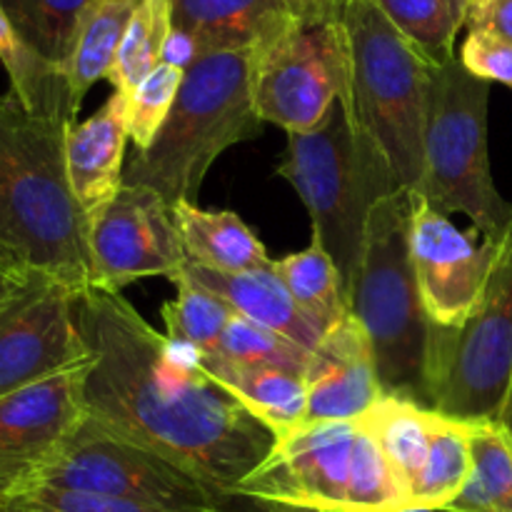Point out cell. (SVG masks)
Masks as SVG:
<instances>
[{
  "instance_id": "9",
  "label": "cell",
  "mask_w": 512,
  "mask_h": 512,
  "mask_svg": "<svg viewBox=\"0 0 512 512\" xmlns=\"http://www.w3.org/2000/svg\"><path fill=\"white\" fill-rule=\"evenodd\" d=\"M512 385V213L483 298L458 330L435 328L433 410L498 420Z\"/></svg>"
},
{
  "instance_id": "40",
  "label": "cell",
  "mask_w": 512,
  "mask_h": 512,
  "mask_svg": "<svg viewBox=\"0 0 512 512\" xmlns=\"http://www.w3.org/2000/svg\"><path fill=\"white\" fill-rule=\"evenodd\" d=\"M345 3H348V0H313L315 8L325 10V13H330V15H340V13H343Z\"/></svg>"
},
{
  "instance_id": "8",
  "label": "cell",
  "mask_w": 512,
  "mask_h": 512,
  "mask_svg": "<svg viewBox=\"0 0 512 512\" xmlns=\"http://www.w3.org/2000/svg\"><path fill=\"white\" fill-rule=\"evenodd\" d=\"M30 488L113 495L168 512H240L235 503L243 500L220 493L180 465L103 428L88 415L25 490Z\"/></svg>"
},
{
  "instance_id": "35",
  "label": "cell",
  "mask_w": 512,
  "mask_h": 512,
  "mask_svg": "<svg viewBox=\"0 0 512 512\" xmlns=\"http://www.w3.org/2000/svg\"><path fill=\"white\" fill-rule=\"evenodd\" d=\"M8 510H35V512H168L148 503L113 498V495L83 493V490L60 488H30L15 495Z\"/></svg>"
},
{
  "instance_id": "14",
  "label": "cell",
  "mask_w": 512,
  "mask_h": 512,
  "mask_svg": "<svg viewBox=\"0 0 512 512\" xmlns=\"http://www.w3.org/2000/svg\"><path fill=\"white\" fill-rule=\"evenodd\" d=\"M75 290L40 278L0 315V398L90 363Z\"/></svg>"
},
{
  "instance_id": "4",
  "label": "cell",
  "mask_w": 512,
  "mask_h": 512,
  "mask_svg": "<svg viewBox=\"0 0 512 512\" xmlns=\"http://www.w3.org/2000/svg\"><path fill=\"white\" fill-rule=\"evenodd\" d=\"M348 48V93L340 103L375 150L398 188L415 190L423 178L430 63L378 8L348 0L340 13Z\"/></svg>"
},
{
  "instance_id": "15",
  "label": "cell",
  "mask_w": 512,
  "mask_h": 512,
  "mask_svg": "<svg viewBox=\"0 0 512 512\" xmlns=\"http://www.w3.org/2000/svg\"><path fill=\"white\" fill-rule=\"evenodd\" d=\"M90 363L0 398V503L5 508L85 420L83 380Z\"/></svg>"
},
{
  "instance_id": "10",
  "label": "cell",
  "mask_w": 512,
  "mask_h": 512,
  "mask_svg": "<svg viewBox=\"0 0 512 512\" xmlns=\"http://www.w3.org/2000/svg\"><path fill=\"white\" fill-rule=\"evenodd\" d=\"M253 98L263 123L288 135L318 128L348 93V48L340 15L310 5L288 30L253 50Z\"/></svg>"
},
{
  "instance_id": "43",
  "label": "cell",
  "mask_w": 512,
  "mask_h": 512,
  "mask_svg": "<svg viewBox=\"0 0 512 512\" xmlns=\"http://www.w3.org/2000/svg\"><path fill=\"white\" fill-rule=\"evenodd\" d=\"M403 512H450V510H403Z\"/></svg>"
},
{
  "instance_id": "34",
  "label": "cell",
  "mask_w": 512,
  "mask_h": 512,
  "mask_svg": "<svg viewBox=\"0 0 512 512\" xmlns=\"http://www.w3.org/2000/svg\"><path fill=\"white\" fill-rule=\"evenodd\" d=\"M185 70L178 65L160 63L143 83L135 90L130 100V118L128 130L130 140L135 143V150H148L155 135L160 133L163 123L168 120L173 110L178 90L183 85Z\"/></svg>"
},
{
  "instance_id": "6",
  "label": "cell",
  "mask_w": 512,
  "mask_h": 512,
  "mask_svg": "<svg viewBox=\"0 0 512 512\" xmlns=\"http://www.w3.org/2000/svg\"><path fill=\"white\" fill-rule=\"evenodd\" d=\"M278 175L308 208L313 240L333 258L350 298L370 208L400 188L340 100L318 128L288 135Z\"/></svg>"
},
{
  "instance_id": "3",
  "label": "cell",
  "mask_w": 512,
  "mask_h": 512,
  "mask_svg": "<svg viewBox=\"0 0 512 512\" xmlns=\"http://www.w3.org/2000/svg\"><path fill=\"white\" fill-rule=\"evenodd\" d=\"M413 190L383 195L370 208L350 293V313L368 335L383 395L433 410L435 325L410 263Z\"/></svg>"
},
{
  "instance_id": "31",
  "label": "cell",
  "mask_w": 512,
  "mask_h": 512,
  "mask_svg": "<svg viewBox=\"0 0 512 512\" xmlns=\"http://www.w3.org/2000/svg\"><path fill=\"white\" fill-rule=\"evenodd\" d=\"M178 293L170 303L163 305V320L168 338L180 345L198 350V353H218V343L233 318V308L218 295L193 283L188 275L180 273L173 280Z\"/></svg>"
},
{
  "instance_id": "32",
  "label": "cell",
  "mask_w": 512,
  "mask_h": 512,
  "mask_svg": "<svg viewBox=\"0 0 512 512\" xmlns=\"http://www.w3.org/2000/svg\"><path fill=\"white\" fill-rule=\"evenodd\" d=\"M213 355H220L228 363L243 365V368H273L295 375L308 373L310 363L308 350L240 315L230 318L218 343V353Z\"/></svg>"
},
{
  "instance_id": "30",
  "label": "cell",
  "mask_w": 512,
  "mask_h": 512,
  "mask_svg": "<svg viewBox=\"0 0 512 512\" xmlns=\"http://www.w3.org/2000/svg\"><path fill=\"white\" fill-rule=\"evenodd\" d=\"M0 3L20 40L40 58L65 70L75 28L90 0H0Z\"/></svg>"
},
{
  "instance_id": "24",
  "label": "cell",
  "mask_w": 512,
  "mask_h": 512,
  "mask_svg": "<svg viewBox=\"0 0 512 512\" xmlns=\"http://www.w3.org/2000/svg\"><path fill=\"white\" fill-rule=\"evenodd\" d=\"M138 3L140 0H90L80 15L65 63V75L80 103L98 80H108Z\"/></svg>"
},
{
  "instance_id": "41",
  "label": "cell",
  "mask_w": 512,
  "mask_h": 512,
  "mask_svg": "<svg viewBox=\"0 0 512 512\" xmlns=\"http://www.w3.org/2000/svg\"><path fill=\"white\" fill-rule=\"evenodd\" d=\"M260 512H318V510H305V508H293V505H278V503H255Z\"/></svg>"
},
{
  "instance_id": "45",
  "label": "cell",
  "mask_w": 512,
  "mask_h": 512,
  "mask_svg": "<svg viewBox=\"0 0 512 512\" xmlns=\"http://www.w3.org/2000/svg\"><path fill=\"white\" fill-rule=\"evenodd\" d=\"M8 512H35V510H8Z\"/></svg>"
},
{
  "instance_id": "26",
  "label": "cell",
  "mask_w": 512,
  "mask_h": 512,
  "mask_svg": "<svg viewBox=\"0 0 512 512\" xmlns=\"http://www.w3.org/2000/svg\"><path fill=\"white\" fill-rule=\"evenodd\" d=\"M275 273L283 278L298 308L318 325L323 333L350 315V298L333 258L318 240L305 250L273 260Z\"/></svg>"
},
{
  "instance_id": "1",
  "label": "cell",
  "mask_w": 512,
  "mask_h": 512,
  "mask_svg": "<svg viewBox=\"0 0 512 512\" xmlns=\"http://www.w3.org/2000/svg\"><path fill=\"white\" fill-rule=\"evenodd\" d=\"M75 318L93 355L85 415L238 498L275 435L198 368L193 348L150 328L120 293L80 290Z\"/></svg>"
},
{
  "instance_id": "39",
  "label": "cell",
  "mask_w": 512,
  "mask_h": 512,
  "mask_svg": "<svg viewBox=\"0 0 512 512\" xmlns=\"http://www.w3.org/2000/svg\"><path fill=\"white\" fill-rule=\"evenodd\" d=\"M198 58H200V50L198 45H195V40L178 28L170 30V38L163 50V63L178 65V68L188 70Z\"/></svg>"
},
{
  "instance_id": "27",
  "label": "cell",
  "mask_w": 512,
  "mask_h": 512,
  "mask_svg": "<svg viewBox=\"0 0 512 512\" xmlns=\"http://www.w3.org/2000/svg\"><path fill=\"white\" fill-rule=\"evenodd\" d=\"M468 420L435 410L430 428L428 460L410 498V510H445L470 478Z\"/></svg>"
},
{
  "instance_id": "11",
  "label": "cell",
  "mask_w": 512,
  "mask_h": 512,
  "mask_svg": "<svg viewBox=\"0 0 512 512\" xmlns=\"http://www.w3.org/2000/svg\"><path fill=\"white\" fill-rule=\"evenodd\" d=\"M500 238L465 233L435 205L413 193L410 263L420 300L438 330H458L468 323L483 298L485 283L498 255Z\"/></svg>"
},
{
  "instance_id": "12",
  "label": "cell",
  "mask_w": 512,
  "mask_h": 512,
  "mask_svg": "<svg viewBox=\"0 0 512 512\" xmlns=\"http://www.w3.org/2000/svg\"><path fill=\"white\" fill-rule=\"evenodd\" d=\"M88 240L93 288L108 293L143 278L175 280L188 263L173 205L145 185L123 183Z\"/></svg>"
},
{
  "instance_id": "33",
  "label": "cell",
  "mask_w": 512,
  "mask_h": 512,
  "mask_svg": "<svg viewBox=\"0 0 512 512\" xmlns=\"http://www.w3.org/2000/svg\"><path fill=\"white\" fill-rule=\"evenodd\" d=\"M358 425V423H355ZM408 498L395 480L388 460L380 453L378 443L358 425V438L353 445L350 463L348 500L345 512H403Z\"/></svg>"
},
{
  "instance_id": "21",
  "label": "cell",
  "mask_w": 512,
  "mask_h": 512,
  "mask_svg": "<svg viewBox=\"0 0 512 512\" xmlns=\"http://www.w3.org/2000/svg\"><path fill=\"white\" fill-rule=\"evenodd\" d=\"M173 210L188 263L220 273H245L273 263L258 235L233 210H205L195 203H175Z\"/></svg>"
},
{
  "instance_id": "29",
  "label": "cell",
  "mask_w": 512,
  "mask_h": 512,
  "mask_svg": "<svg viewBox=\"0 0 512 512\" xmlns=\"http://www.w3.org/2000/svg\"><path fill=\"white\" fill-rule=\"evenodd\" d=\"M170 30H173L170 0H140L108 75L115 93L123 95L128 103L133 100L138 85L163 63Z\"/></svg>"
},
{
  "instance_id": "7",
  "label": "cell",
  "mask_w": 512,
  "mask_h": 512,
  "mask_svg": "<svg viewBox=\"0 0 512 512\" xmlns=\"http://www.w3.org/2000/svg\"><path fill=\"white\" fill-rule=\"evenodd\" d=\"M490 83L475 78L460 60L438 65L425 120L423 178L418 193L440 213H463L483 238H500L512 203L493 183L488 153Z\"/></svg>"
},
{
  "instance_id": "18",
  "label": "cell",
  "mask_w": 512,
  "mask_h": 512,
  "mask_svg": "<svg viewBox=\"0 0 512 512\" xmlns=\"http://www.w3.org/2000/svg\"><path fill=\"white\" fill-rule=\"evenodd\" d=\"M170 5L173 28L195 40L200 58L263 48L308 10L298 0H170Z\"/></svg>"
},
{
  "instance_id": "22",
  "label": "cell",
  "mask_w": 512,
  "mask_h": 512,
  "mask_svg": "<svg viewBox=\"0 0 512 512\" xmlns=\"http://www.w3.org/2000/svg\"><path fill=\"white\" fill-rule=\"evenodd\" d=\"M433 415L435 410L423 408L413 400L383 395L363 418L355 420L378 443L380 453L385 455L395 480L408 498V510L413 490L428 460Z\"/></svg>"
},
{
  "instance_id": "44",
  "label": "cell",
  "mask_w": 512,
  "mask_h": 512,
  "mask_svg": "<svg viewBox=\"0 0 512 512\" xmlns=\"http://www.w3.org/2000/svg\"><path fill=\"white\" fill-rule=\"evenodd\" d=\"M300 5H305V8H310V5H313V0H298Z\"/></svg>"
},
{
  "instance_id": "19",
  "label": "cell",
  "mask_w": 512,
  "mask_h": 512,
  "mask_svg": "<svg viewBox=\"0 0 512 512\" xmlns=\"http://www.w3.org/2000/svg\"><path fill=\"white\" fill-rule=\"evenodd\" d=\"M180 273L225 300L235 315L293 340L308 353H313L323 340L325 333L298 308L283 278L275 273L273 263L245 273H220L203 265L185 263Z\"/></svg>"
},
{
  "instance_id": "16",
  "label": "cell",
  "mask_w": 512,
  "mask_h": 512,
  "mask_svg": "<svg viewBox=\"0 0 512 512\" xmlns=\"http://www.w3.org/2000/svg\"><path fill=\"white\" fill-rule=\"evenodd\" d=\"M305 380V423H355L383 398L368 335L353 313L330 328L310 353Z\"/></svg>"
},
{
  "instance_id": "46",
  "label": "cell",
  "mask_w": 512,
  "mask_h": 512,
  "mask_svg": "<svg viewBox=\"0 0 512 512\" xmlns=\"http://www.w3.org/2000/svg\"><path fill=\"white\" fill-rule=\"evenodd\" d=\"M0 512H8V508H5V505H3V503H0Z\"/></svg>"
},
{
  "instance_id": "20",
  "label": "cell",
  "mask_w": 512,
  "mask_h": 512,
  "mask_svg": "<svg viewBox=\"0 0 512 512\" xmlns=\"http://www.w3.org/2000/svg\"><path fill=\"white\" fill-rule=\"evenodd\" d=\"M195 363L213 383L243 403L275 435V440L305 425L308 418L305 375L273 368H243L228 363L220 355L198 353V350H195Z\"/></svg>"
},
{
  "instance_id": "2",
  "label": "cell",
  "mask_w": 512,
  "mask_h": 512,
  "mask_svg": "<svg viewBox=\"0 0 512 512\" xmlns=\"http://www.w3.org/2000/svg\"><path fill=\"white\" fill-rule=\"evenodd\" d=\"M73 125L30 113L10 90L0 93V250L80 293L93 288V258L68 178Z\"/></svg>"
},
{
  "instance_id": "28",
  "label": "cell",
  "mask_w": 512,
  "mask_h": 512,
  "mask_svg": "<svg viewBox=\"0 0 512 512\" xmlns=\"http://www.w3.org/2000/svg\"><path fill=\"white\" fill-rule=\"evenodd\" d=\"M385 18L435 65L458 58L455 40L468 23L470 0H375Z\"/></svg>"
},
{
  "instance_id": "23",
  "label": "cell",
  "mask_w": 512,
  "mask_h": 512,
  "mask_svg": "<svg viewBox=\"0 0 512 512\" xmlns=\"http://www.w3.org/2000/svg\"><path fill=\"white\" fill-rule=\"evenodd\" d=\"M0 63L10 78V93L35 115L75 123L80 100L75 98L63 68L40 58L20 40L0 3Z\"/></svg>"
},
{
  "instance_id": "17",
  "label": "cell",
  "mask_w": 512,
  "mask_h": 512,
  "mask_svg": "<svg viewBox=\"0 0 512 512\" xmlns=\"http://www.w3.org/2000/svg\"><path fill=\"white\" fill-rule=\"evenodd\" d=\"M128 118L130 103L113 90V95L88 120L75 123L68 130V178L75 200L88 220V233L123 188L125 143L130 140Z\"/></svg>"
},
{
  "instance_id": "42",
  "label": "cell",
  "mask_w": 512,
  "mask_h": 512,
  "mask_svg": "<svg viewBox=\"0 0 512 512\" xmlns=\"http://www.w3.org/2000/svg\"><path fill=\"white\" fill-rule=\"evenodd\" d=\"M498 420H503L505 428L512 433V385H510V393H508V398H505V405H503V410H500Z\"/></svg>"
},
{
  "instance_id": "25",
  "label": "cell",
  "mask_w": 512,
  "mask_h": 512,
  "mask_svg": "<svg viewBox=\"0 0 512 512\" xmlns=\"http://www.w3.org/2000/svg\"><path fill=\"white\" fill-rule=\"evenodd\" d=\"M470 478L450 512H512V433L503 420H468Z\"/></svg>"
},
{
  "instance_id": "38",
  "label": "cell",
  "mask_w": 512,
  "mask_h": 512,
  "mask_svg": "<svg viewBox=\"0 0 512 512\" xmlns=\"http://www.w3.org/2000/svg\"><path fill=\"white\" fill-rule=\"evenodd\" d=\"M40 278H43V275L33 273V270L25 268L23 263H18V260L10 258L8 253L0 250V315H3L25 290L33 288Z\"/></svg>"
},
{
  "instance_id": "13",
  "label": "cell",
  "mask_w": 512,
  "mask_h": 512,
  "mask_svg": "<svg viewBox=\"0 0 512 512\" xmlns=\"http://www.w3.org/2000/svg\"><path fill=\"white\" fill-rule=\"evenodd\" d=\"M355 423H305L275 440L263 465L235 495L250 503H278L318 512H345Z\"/></svg>"
},
{
  "instance_id": "5",
  "label": "cell",
  "mask_w": 512,
  "mask_h": 512,
  "mask_svg": "<svg viewBox=\"0 0 512 512\" xmlns=\"http://www.w3.org/2000/svg\"><path fill=\"white\" fill-rule=\"evenodd\" d=\"M253 50L208 53L185 70L173 110L148 150H135L123 183L145 185L170 205L193 203L215 160L263 133L253 98Z\"/></svg>"
},
{
  "instance_id": "37",
  "label": "cell",
  "mask_w": 512,
  "mask_h": 512,
  "mask_svg": "<svg viewBox=\"0 0 512 512\" xmlns=\"http://www.w3.org/2000/svg\"><path fill=\"white\" fill-rule=\"evenodd\" d=\"M465 28L483 30L512 43V0H470Z\"/></svg>"
},
{
  "instance_id": "36",
  "label": "cell",
  "mask_w": 512,
  "mask_h": 512,
  "mask_svg": "<svg viewBox=\"0 0 512 512\" xmlns=\"http://www.w3.org/2000/svg\"><path fill=\"white\" fill-rule=\"evenodd\" d=\"M460 65L485 83L512 88V43L483 30H468L458 53Z\"/></svg>"
}]
</instances>
